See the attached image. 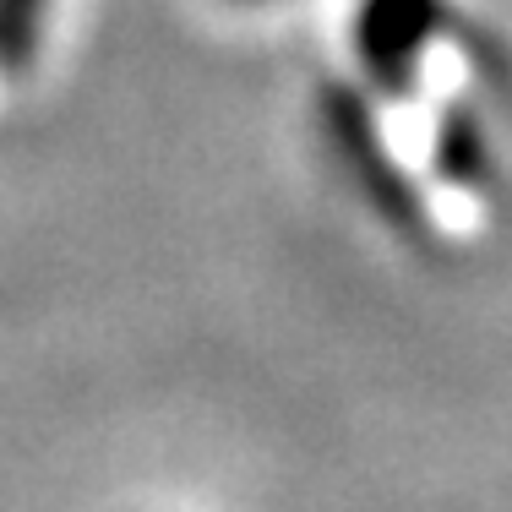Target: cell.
<instances>
[{"label": "cell", "instance_id": "obj_1", "mask_svg": "<svg viewBox=\"0 0 512 512\" xmlns=\"http://www.w3.org/2000/svg\"><path fill=\"white\" fill-rule=\"evenodd\" d=\"M447 6L442 0H360L355 11V55L365 77L382 93H414L425 44L442 33Z\"/></svg>", "mask_w": 512, "mask_h": 512}, {"label": "cell", "instance_id": "obj_2", "mask_svg": "<svg viewBox=\"0 0 512 512\" xmlns=\"http://www.w3.org/2000/svg\"><path fill=\"white\" fill-rule=\"evenodd\" d=\"M436 158L453 180H480V164H485V137L469 126L463 115H453L442 126V142H436Z\"/></svg>", "mask_w": 512, "mask_h": 512}, {"label": "cell", "instance_id": "obj_3", "mask_svg": "<svg viewBox=\"0 0 512 512\" xmlns=\"http://www.w3.org/2000/svg\"><path fill=\"white\" fill-rule=\"evenodd\" d=\"M44 0H0V60H28Z\"/></svg>", "mask_w": 512, "mask_h": 512}]
</instances>
